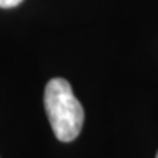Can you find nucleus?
<instances>
[{"instance_id": "f257e3e1", "label": "nucleus", "mask_w": 158, "mask_h": 158, "mask_svg": "<svg viewBox=\"0 0 158 158\" xmlns=\"http://www.w3.org/2000/svg\"><path fill=\"white\" fill-rule=\"evenodd\" d=\"M44 107L57 139L60 142L75 141L81 133L85 114L66 79L48 81L44 89Z\"/></svg>"}, {"instance_id": "f03ea898", "label": "nucleus", "mask_w": 158, "mask_h": 158, "mask_svg": "<svg viewBox=\"0 0 158 158\" xmlns=\"http://www.w3.org/2000/svg\"><path fill=\"white\" fill-rule=\"evenodd\" d=\"M22 2L23 0H0V7L2 9H10V7L21 5Z\"/></svg>"}, {"instance_id": "7ed1b4c3", "label": "nucleus", "mask_w": 158, "mask_h": 158, "mask_svg": "<svg viewBox=\"0 0 158 158\" xmlns=\"http://www.w3.org/2000/svg\"><path fill=\"white\" fill-rule=\"evenodd\" d=\"M155 158H158V152H157V157H155Z\"/></svg>"}]
</instances>
